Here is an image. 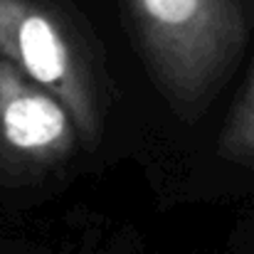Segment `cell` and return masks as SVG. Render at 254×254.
<instances>
[{"label":"cell","mask_w":254,"mask_h":254,"mask_svg":"<svg viewBox=\"0 0 254 254\" xmlns=\"http://www.w3.org/2000/svg\"><path fill=\"white\" fill-rule=\"evenodd\" d=\"M143 55L163 94L180 109L200 106L222 84L245 45L237 0H126Z\"/></svg>","instance_id":"6da1fadb"},{"label":"cell","mask_w":254,"mask_h":254,"mask_svg":"<svg viewBox=\"0 0 254 254\" xmlns=\"http://www.w3.org/2000/svg\"><path fill=\"white\" fill-rule=\"evenodd\" d=\"M0 57L55 94L91 148L101 133L96 82L69 27L40 0H0Z\"/></svg>","instance_id":"7a4b0ae2"},{"label":"cell","mask_w":254,"mask_h":254,"mask_svg":"<svg viewBox=\"0 0 254 254\" xmlns=\"http://www.w3.org/2000/svg\"><path fill=\"white\" fill-rule=\"evenodd\" d=\"M79 141L67 106L0 57V166L45 173L67 161Z\"/></svg>","instance_id":"3957f363"},{"label":"cell","mask_w":254,"mask_h":254,"mask_svg":"<svg viewBox=\"0 0 254 254\" xmlns=\"http://www.w3.org/2000/svg\"><path fill=\"white\" fill-rule=\"evenodd\" d=\"M220 151L235 163L254 166V72L247 89L227 116L220 136Z\"/></svg>","instance_id":"277c9868"}]
</instances>
